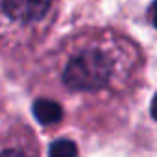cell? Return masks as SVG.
Instances as JSON below:
<instances>
[{
    "label": "cell",
    "mask_w": 157,
    "mask_h": 157,
    "mask_svg": "<svg viewBox=\"0 0 157 157\" xmlns=\"http://www.w3.org/2000/svg\"><path fill=\"white\" fill-rule=\"evenodd\" d=\"M142 70V48L126 32L111 26L80 28L33 61L28 91L32 98L57 104L63 126L109 133L126 124Z\"/></svg>",
    "instance_id": "6da1fadb"
},
{
    "label": "cell",
    "mask_w": 157,
    "mask_h": 157,
    "mask_svg": "<svg viewBox=\"0 0 157 157\" xmlns=\"http://www.w3.org/2000/svg\"><path fill=\"white\" fill-rule=\"evenodd\" d=\"M57 0H0V67L33 63L52 35Z\"/></svg>",
    "instance_id": "7a4b0ae2"
},
{
    "label": "cell",
    "mask_w": 157,
    "mask_h": 157,
    "mask_svg": "<svg viewBox=\"0 0 157 157\" xmlns=\"http://www.w3.org/2000/svg\"><path fill=\"white\" fill-rule=\"evenodd\" d=\"M0 157H43L35 129L19 115H0Z\"/></svg>",
    "instance_id": "3957f363"
},
{
    "label": "cell",
    "mask_w": 157,
    "mask_h": 157,
    "mask_svg": "<svg viewBox=\"0 0 157 157\" xmlns=\"http://www.w3.org/2000/svg\"><path fill=\"white\" fill-rule=\"evenodd\" d=\"M48 157H78V146L70 139H56L48 148Z\"/></svg>",
    "instance_id": "277c9868"
},
{
    "label": "cell",
    "mask_w": 157,
    "mask_h": 157,
    "mask_svg": "<svg viewBox=\"0 0 157 157\" xmlns=\"http://www.w3.org/2000/svg\"><path fill=\"white\" fill-rule=\"evenodd\" d=\"M148 15H150V21H151V24L157 28V0H155L153 4H151V8H150Z\"/></svg>",
    "instance_id": "5b68a950"
},
{
    "label": "cell",
    "mask_w": 157,
    "mask_h": 157,
    "mask_svg": "<svg viewBox=\"0 0 157 157\" xmlns=\"http://www.w3.org/2000/svg\"><path fill=\"white\" fill-rule=\"evenodd\" d=\"M151 117L157 120V94H155L153 100H151Z\"/></svg>",
    "instance_id": "8992f818"
}]
</instances>
